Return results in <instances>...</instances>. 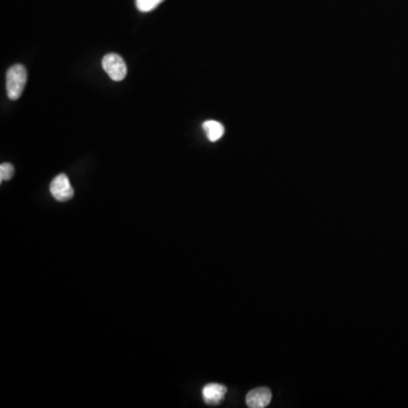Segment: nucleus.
I'll list each match as a JSON object with an SVG mask.
<instances>
[{
    "label": "nucleus",
    "mask_w": 408,
    "mask_h": 408,
    "mask_svg": "<svg viewBox=\"0 0 408 408\" xmlns=\"http://www.w3.org/2000/svg\"><path fill=\"white\" fill-rule=\"evenodd\" d=\"M28 81V72L23 65H14L7 70L6 90L10 100H17L24 91Z\"/></svg>",
    "instance_id": "1"
},
{
    "label": "nucleus",
    "mask_w": 408,
    "mask_h": 408,
    "mask_svg": "<svg viewBox=\"0 0 408 408\" xmlns=\"http://www.w3.org/2000/svg\"><path fill=\"white\" fill-rule=\"evenodd\" d=\"M102 68L109 75L110 79L120 82L125 79L127 74V66L123 57L117 54H108L102 59Z\"/></svg>",
    "instance_id": "2"
},
{
    "label": "nucleus",
    "mask_w": 408,
    "mask_h": 408,
    "mask_svg": "<svg viewBox=\"0 0 408 408\" xmlns=\"http://www.w3.org/2000/svg\"><path fill=\"white\" fill-rule=\"evenodd\" d=\"M50 193L57 201H70L74 196V189L68 177L65 174L57 175L50 184Z\"/></svg>",
    "instance_id": "3"
},
{
    "label": "nucleus",
    "mask_w": 408,
    "mask_h": 408,
    "mask_svg": "<svg viewBox=\"0 0 408 408\" xmlns=\"http://www.w3.org/2000/svg\"><path fill=\"white\" fill-rule=\"evenodd\" d=\"M226 393L227 388L219 384H209L202 389V397L207 405H219L223 402Z\"/></svg>",
    "instance_id": "4"
},
{
    "label": "nucleus",
    "mask_w": 408,
    "mask_h": 408,
    "mask_svg": "<svg viewBox=\"0 0 408 408\" xmlns=\"http://www.w3.org/2000/svg\"><path fill=\"white\" fill-rule=\"evenodd\" d=\"M272 391L268 388H256L247 393L246 404L251 408H265L272 402Z\"/></svg>",
    "instance_id": "5"
},
{
    "label": "nucleus",
    "mask_w": 408,
    "mask_h": 408,
    "mask_svg": "<svg viewBox=\"0 0 408 408\" xmlns=\"http://www.w3.org/2000/svg\"><path fill=\"white\" fill-rule=\"evenodd\" d=\"M203 130L210 142L219 141L225 134V127H223V124H220L219 122H216V120H207L203 124Z\"/></svg>",
    "instance_id": "6"
},
{
    "label": "nucleus",
    "mask_w": 408,
    "mask_h": 408,
    "mask_svg": "<svg viewBox=\"0 0 408 408\" xmlns=\"http://www.w3.org/2000/svg\"><path fill=\"white\" fill-rule=\"evenodd\" d=\"M164 0H136L137 10L140 12L148 13L155 10Z\"/></svg>",
    "instance_id": "7"
},
{
    "label": "nucleus",
    "mask_w": 408,
    "mask_h": 408,
    "mask_svg": "<svg viewBox=\"0 0 408 408\" xmlns=\"http://www.w3.org/2000/svg\"><path fill=\"white\" fill-rule=\"evenodd\" d=\"M14 173H15L14 166L10 165L8 162L1 164L0 166V180L5 182V180H12Z\"/></svg>",
    "instance_id": "8"
}]
</instances>
